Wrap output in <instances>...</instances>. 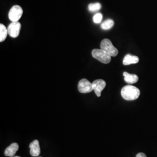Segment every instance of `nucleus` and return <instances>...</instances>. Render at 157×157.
<instances>
[{
    "instance_id": "obj_1",
    "label": "nucleus",
    "mask_w": 157,
    "mask_h": 157,
    "mask_svg": "<svg viewBox=\"0 0 157 157\" xmlns=\"http://www.w3.org/2000/svg\"><path fill=\"white\" fill-rule=\"evenodd\" d=\"M140 94V90L132 85L125 86L121 90V95L122 98L128 101H133L137 99Z\"/></svg>"
},
{
    "instance_id": "obj_8",
    "label": "nucleus",
    "mask_w": 157,
    "mask_h": 157,
    "mask_svg": "<svg viewBox=\"0 0 157 157\" xmlns=\"http://www.w3.org/2000/svg\"><path fill=\"white\" fill-rule=\"evenodd\" d=\"M30 154L32 157H38L40 154L39 141L37 140L33 141L29 145Z\"/></svg>"
},
{
    "instance_id": "obj_17",
    "label": "nucleus",
    "mask_w": 157,
    "mask_h": 157,
    "mask_svg": "<svg viewBox=\"0 0 157 157\" xmlns=\"http://www.w3.org/2000/svg\"><path fill=\"white\" fill-rule=\"evenodd\" d=\"M19 157V156H15V157Z\"/></svg>"
},
{
    "instance_id": "obj_12",
    "label": "nucleus",
    "mask_w": 157,
    "mask_h": 157,
    "mask_svg": "<svg viewBox=\"0 0 157 157\" xmlns=\"http://www.w3.org/2000/svg\"><path fill=\"white\" fill-rule=\"evenodd\" d=\"M8 34V29L6 28V26L4 25L0 24V41L2 42L5 41V40L7 37Z\"/></svg>"
},
{
    "instance_id": "obj_13",
    "label": "nucleus",
    "mask_w": 157,
    "mask_h": 157,
    "mask_svg": "<svg viewBox=\"0 0 157 157\" xmlns=\"http://www.w3.org/2000/svg\"><path fill=\"white\" fill-rule=\"evenodd\" d=\"M114 25V22L112 19H107L101 24V28L103 30H109Z\"/></svg>"
},
{
    "instance_id": "obj_9",
    "label": "nucleus",
    "mask_w": 157,
    "mask_h": 157,
    "mask_svg": "<svg viewBox=\"0 0 157 157\" xmlns=\"http://www.w3.org/2000/svg\"><path fill=\"white\" fill-rule=\"evenodd\" d=\"M19 149V145L17 143H13L8 146L5 150L4 154L6 157H13Z\"/></svg>"
},
{
    "instance_id": "obj_6",
    "label": "nucleus",
    "mask_w": 157,
    "mask_h": 157,
    "mask_svg": "<svg viewBox=\"0 0 157 157\" xmlns=\"http://www.w3.org/2000/svg\"><path fill=\"white\" fill-rule=\"evenodd\" d=\"M21 24L19 22H12L8 27V34L12 38H17L19 35Z\"/></svg>"
},
{
    "instance_id": "obj_5",
    "label": "nucleus",
    "mask_w": 157,
    "mask_h": 157,
    "mask_svg": "<svg viewBox=\"0 0 157 157\" xmlns=\"http://www.w3.org/2000/svg\"><path fill=\"white\" fill-rule=\"evenodd\" d=\"M78 91L81 93H89L93 91L92 83L86 79L83 78L78 82Z\"/></svg>"
},
{
    "instance_id": "obj_2",
    "label": "nucleus",
    "mask_w": 157,
    "mask_h": 157,
    "mask_svg": "<svg viewBox=\"0 0 157 157\" xmlns=\"http://www.w3.org/2000/svg\"><path fill=\"white\" fill-rule=\"evenodd\" d=\"M92 56L102 63L107 64L111 62V56L102 49H94L91 52Z\"/></svg>"
},
{
    "instance_id": "obj_3",
    "label": "nucleus",
    "mask_w": 157,
    "mask_h": 157,
    "mask_svg": "<svg viewBox=\"0 0 157 157\" xmlns=\"http://www.w3.org/2000/svg\"><path fill=\"white\" fill-rule=\"evenodd\" d=\"M101 49L107 51L111 56H116L118 54V50L115 48L110 40L105 39L102 40L100 44Z\"/></svg>"
},
{
    "instance_id": "obj_18",
    "label": "nucleus",
    "mask_w": 157,
    "mask_h": 157,
    "mask_svg": "<svg viewBox=\"0 0 157 157\" xmlns=\"http://www.w3.org/2000/svg\"></svg>"
},
{
    "instance_id": "obj_10",
    "label": "nucleus",
    "mask_w": 157,
    "mask_h": 157,
    "mask_svg": "<svg viewBox=\"0 0 157 157\" xmlns=\"http://www.w3.org/2000/svg\"><path fill=\"white\" fill-rule=\"evenodd\" d=\"M124 81L128 84H134L139 80V77L135 74H130L126 72L123 73Z\"/></svg>"
},
{
    "instance_id": "obj_16",
    "label": "nucleus",
    "mask_w": 157,
    "mask_h": 157,
    "mask_svg": "<svg viewBox=\"0 0 157 157\" xmlns=\"http://www.w3.org/2000/svg\"><path fill=\"white\" fill-rule=\"evenodd\" d=\"M136 157H147V156L143 152H140L136 155Z\"/></svg>"
},
{
    "instance_id": "obj_14",
    "label": "nucleus",
    "mask_w": 157,
    "mask_h": 157,
    "mask_svg": "<svg viewBox=\"0 0 157 157\" xmlns=\"http://www.w3.org/2000/svg\"><path fill=\"white\" fill-rule=\"evenodd\" d=\"M88 8L90 11L93 12L98 11L101 9V5L98 2L91 3L88 6Z\"/></svg>"
},
{
    "instance_id": "obj_15",
    "label": "nucleus",
    "mask_w": 157,
    "mask_h": 157,
    "mask_svg": "<svg viewBox=\"0 0 157 157\" xmlns=\"http://www.w3.org/2000/svg\"><path fill=\"white\" fill-rule=\"evenodd\" d=\"M102 19V15L101 13H97L93 17V21L95 23H100Z\"/></svg>"
},
{
    "instance_id": "obj_7",
    "label": "nucleus",
    "mask_w": 157,
    "mask_h": 157,
    "mask_svg": "<svg viewBox=\"0 0 157 157\" xmlns=\"http://www.w3.org/2000/svg\"><path fill=\"white\" fill-rule=\"evenodd\" d=\"M92 86L95 94L99 97L101 96L102 91L106 86V82L102 79H98L95 80L92 83Z\"/></svg>"
},
{
    "instance_id": "obj_11",
    "label": "nucleus",
    "mask_w": 157,
    "mask_h": 157,
    "mask_svg": "<svg viewBox=\"0 0 157 157\" xmlns=\"http://www.w3.org/2000/svg\"><path fill=\"white\" fill-rule=\"evenodd\" d=\"M139 62V57L127 54L124 57L123 64L124 65H129L130 64H135Z\"/></svg>"
},
{
    "instance_id": "obj_4",
    "label": "nucleus",
    "mask_w": 157,
    "mask_h": 157,
    "mask_svg": "<svg viewBox=\"0 0 157 157\" xmlns=\"http://www.w3.org/2000/svg\"><path fill=\"white\" fill-rule=\"evenodd\" d=\"M23 10L19 6H13L8 13V17L12 22H18L22 16Z\"/></svg>"
}]
</instances>
